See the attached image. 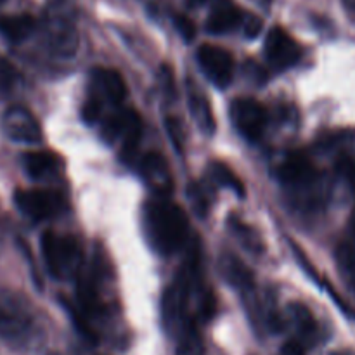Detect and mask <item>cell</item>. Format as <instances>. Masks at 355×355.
Masks as SVG:
<instances>
[{"instance_id": "cell-15", "label": "cell", "mask_w": 355, "mask_h": 355, "mask_svg": "<svg viewBox=\"0 0 355 355\" xmlns=\"http://www.w3.org/2000/svg\"><path fill=\"white\" fill-rule=\"evenodd\" d=\"M37 21L30 14H12V16H0V35L12 44L26 40L33 33Z\"/></svg>"}, {"instance_id": "cell-17", "label": "cell", "mask_w": 355, "mask_h": 355, "mask_svg": "<svg viewBox=\"0 0 355 355\" xmlns=\"http://www.w3.org/2000/svg\"><path fill=\"white\" fill-rule=\"evenodd\" d=\"M47 42L51 51L61 55H71L76 51V47H78L76 35L73 33V30L68 24L52 23L47 31Z\"/></svg>"}, {"instance_id": "cell-11", "label": "cell", "mask_w": 355, "mask_h": 355, "mask_svg": "<svg viewBox=\"0 0 355 355\" xmlns=\"http://www.w3.org/2000/svg\"><path fill=\"white\" fill-rule=\"evenodd\" d=\"M101 104L120 106L127 97L125 80L116 69L96 68L90 75V96Z\"/></svg>"}, {"instance_id": "cell-26", "label": "cell", "mask_w": 355, "mask_h": 355, "mask_svg": "<svg viewBox=\"0 0 355 355\" xmlns=\"http://www.w3.org/2000/svg\"><path fill=\"white\" fill-rule=\"evenodd\" d=\"M173 23H175V28L177 31H179V35L186 42H191L194 37H196V26H194V23L187 16L179 14V16L173 17Z\"/></svg>"}, {"instance_id": "cell-28", "label": "cell", "mask_w": 355, "mask_h": 355, "mask_svg": "<svg viewBox=\"0 0 355 355\" xmlns=\"http://www.w3.org/2000/svg\"><path fill=\"white\" fill-rule=\"evenodd\" d=\"M166 130H168L173 144H175L179 149L182 148V132H180L179 121L173 120V118H166Z\"/></svg>"}, {"instance_id": "cell-33", "label": "cell", "mask_w": 355, "mask_h": 355, "mask_svg": "<svg viewBox=\"0 0 355 355\" xmlns=\"http://www.w3.org/2000/svg\"><path fill=\"white\" fill-rule=\"evenodd\" d=\"M3 2H6V0H0V6H2V3H3Z\"/></svg>"}, {"instance_id": "cell-25", "label": "cell", "mask_w": 355, "mask_h": 355, "mask_svg": "<svg viewBox=\"0 0 355 355\" xmlns=\"http://www.w3.org/2000/svg\"><path fill=\"white\" fill-rule=\"evenodd\" d=\"M101 113H103V104H101L99 101L94 99V97H89V99H87L85 103H83V106H82V118L89 125L96 123V121L101 118Z\"/></svg>"}, {"instance_id": "cell-16", "label": "cell", "mask_w": 355, "mask_h": 355, "mask_svg": "<svg viewBox=\"0 0 355 355\" xmlns=\"http://www.w3.org/2000/svg\"><path fill=\"white\" fill-rule=\"evenodd\" d=\"M222 276L229 284L236 288H248L253 283V274L238 257L234 255H224L218 263Z\"/></svg>"}, {"instance_id": "cell-23", "label": "cell", "mask_w": 355, "mask_h": 355, "mask_svg": "<svg viewBox=\"0 0 355 355\" xmlns=\"http://www.w3.org/2000/svg\"><path fill=\"white\" fill-rule=\"evenodd\" d=\"M231 225H232V232L238 236L239 241L245 245V248H248L250 252H253V253L262 252L263 250L262 241H260L259 234H257L255 231H252L248 225L241 224V222H238V220H231Z\"/></svg>"}, {"instance_id": "cell-1", "label": "cell", "mask_w": 355, "mask_h": 355, "mask_svg": "<svg viewBox=\"0 0 355 355\" xmlns=\"http://www.w3.org/2000/svg\"><path fill=\"white\" fill-rule=\"evenodd\" d=\"M144 231L153 248L162 255L177 252L189 234V220L179 205L156 198L144 208Z\"/></svg>"}, {"instance_id": "cell-8", "label": "cell", "mask_w": 355, "mask_h": 355, "mask_svg": "<svg viewBox=\"0 0 355 355\" xmlns=\"http://www.w3.org/2000/svg\"><path fill=\"white\" fill-rule=\"evenodd\" d=\"M2 130L10 141L19 144H40L44 135L35 114L23 106H10L2 116Z\"/></svg>"}, {"instance_id": "cell-7", "label": "cell", "mask_w": 355, "mask_h": 355, "mask_svg": "<svg viewBox=\"0 0 355 355\" xmlns=\"http://www.w3.org/2000/svg\"><path fill=\"white\" fill-rule=\"evenodd\" d=\"M196 59L201 71L217 89H225L232 82L234 59L225 49L218 47V45L205 44L198 49Z\"/></svg>"}, {"instance_id": "cell-22", "label": "cell", "mask_w": 355, "mask_h": 355, "mask_svg": "<svg viewBox=\"0 0 355 355\" xmlns=\"http://www.w3.org/2000/svg\"><path fill=\"white\" fill-rule=\"evenodd\" d=\"M21 85V75L16 66L0 54V101L9 99Z\"/></svg>"}, {"instance_id": "cell-10", "label": "cell", "mask_w": 355, "mask_h": 355, "mask_svg": "<svg viewBox=\"0 0 355 355\" xmlns=\"http://www.w3.org/2000/svg\"><path fill=\"white\" fill-rule=\"evenodd\" d=\"M33 326V319L23 304L9 295H0V338L7 342H21Z\"/></svg>"}, {"instance_id": "cell-3", "label": "cell", "mask_w": 355, "mask_h": 355, "mask_svg": "<svg viewBox=\"0 0 355 355\" xmlns=\"http://www.w3.org/2000/svg\"><path fill=\"white\" fill-rule=\"evenodd\" d=\"M14 203L31 220H47L66 210L64 196L54 189H17Z\"/></svg>"}, {"instance_id": "cell-19", "label": "cell", "mask_w": 355, "mask_h": 355, "mask_svg": "<svg viewBox=\"0 0 355 355\" xmlns=\"http://www.w3.org/2000/svg\"><path fill=\"white\" fill-rule=\"evenodd\" d=\"M336 267L342 276L343 283L355 293V243L343 241L340 243L335 252Z\"/></svg>"}, {"instance_id": "cell-12", "label": "cell", "mask_w": 355, "mask_h": 355, "mask_svg": "<svg viewBox=\"0 0 355 355\" xmlns=\"http://www.w3.org/2000/svg\"><path fill=\"white\" fill-rule=\"evenodd\" d=\"M245 14L232 0H217L207 19V30L211 35H224L241 26Z\"/></svg>"}, {"instance_id": "cell-9", "label": "cell", "mask_w": 355, "mask_h": 355, "mask_svg": "<svg viewBox=\"0 0 355 355\" xmlns=\"http://www.w3.org/2000/svg\"><path fill=\"white\" fill-rule=\"evenodd\" d=\"M266 58L276 71H284L300 61L302 47L284 28L274 26L266 37Z\"/></svg>"}, {"instance_id": "cell-30", "label": "cell", "mask_w": 355, "mask_h": 355, "mask_svg": "<svg viewBox=\"0 0 355 355\" xmlns=\"http://www.w3.org/2000/svg\"><path fill=\"white\" fill-rule=\"evenodd\" d=\"M349 231H350V241L355 243V208L352 211V215H350V220H349Z\"/></svg>"}, {"instance_id": "cell-29", "label": "cell", "mask_w": 355, "mask_h": 355, "mask_svg": "<svg viewBox=\"0 0 355 355\" xmlns=\"http://www.w3.org/2000/svg\"><path fill=\"white\" fill-rule=\"evenodd\" d=\"M281 355H307V349L300 340H290L281 349Z\"/></svg>"}, {"instance_id": "cell-18", "label": "cell", "mask_w": 355, "mask_h": 355, "mask_svg": "<svg viewBox=\"0 0 355 355\" xmlns=\"http://www.w3.org/2000/svg\"><path fill=\"white\" fill-rule=\"evenodd\" d=\"M290 315L291 322L295 324L298 336H300V342L304 345L305 343H314L318 338V322H315L311 311L305 305L293 304L290 305Z\"/></svg>"}, {"instance_id": "cell-27", "label": "cell", "mask_w": 355, "mask_h": 355, "mask_svg": "<svg viewBox=\"0 0 355 355\" xmlns=\"http://www.w3.org/2000/svg\"><path fill=\"white\" fill-rule=\"evenodd\" d=\"M262 19L253 16V14H248V16H245V19H243V28H245V35L248 38L259 37L260 31H262Z\"/></svg>"}, {"instance_id": "cell-5", "label": "cell", "mask_w": 355, "mask_h": 355, "mask_svg": "<svg viewBox=\"0 0 355 355\" xmlns=\"http://www.w3.org/2000/svg\"><path fill=\"white\" fill-rule=\"evenodd\" d=\"M231 120L236 130L250 142H257L267 127V111L259 101L241 97L231 104Z\"/></svg>"}, {"instance_id": "cell-2", "label": "cell", "mask_w": 355, "mask_h": 355, "mask_svg": "<svg viewBox=\"0 0 355 355\" xmlns=\"http://www.w3.org/2000/svg\"><path fill=\"white\" fill-rule=\"evenodd\" d=\"M42 255L49 272L58 279H66L80 269L82 250L76 238L47 231L42 236Z\"/></svg>"}, {"instance_id": "cell-21", "label": "cell", "mask_w": 355, "mask_h": 355, "mask_svg": "<svg viewBox=\"0 0 355 355\" xmlns=\"http://www.w3.org/2000/svg\"><path fill=\"white\" fill-rule=\"evenodd\" d=\"M210 177L215 184H218L220 187H229L232 193H236L238 196H245V186H243L241 180L238 179L234 172L229 168L225 163L222 162H214L210 165Z\"/></svg>"}, {"instance_id": "cell-14", "label": "cell", "mask_w": 355, "mask_h": 355, "mask_svg": "<svg viewBox=\"0 0 355 355\" xmlns=\"http://www.w3.org/2000/svg\"><path fill=\"white\" fill-rule=\"evenodd\" d=\"M23 168L31 179L44 180L58 175L62 168V162L52 151H30L23 155Z\"/></svg>"}, {"instance_id": "cell-4", "label": "cell", "mask_w": 355, "mask_h": 355, "mask_svg": "<svg viewBox=\"0 0 355 355\" xmlns=\"http://www.w3.org/2000/svg\"><path fill=\"white\" fill-rule=\"evenodd\" d=\"M141 118L132 110L116 111L103 123L104 139L110 142L120 141L121 153H123V158L127 162L134 158V153L139 146V139H141Z\"/></svg>"}, {"instance_id": "cell-13", "label": "cell", "mask_w": 355, "mask_h": 355, "mask_svg": "<svg viewBox=\"0 0 355 355\" xmlns=\"http://www.w3.org/2000/svg\"><path fill=\"white\" fill-rule=\"evenodd\" d=\"M139 173L156 193H168L172 189V175H170L168 165L159 153H149L142 156L139 162Z\"/></svg>"}, {"instance_id": "cell-6", "label": "cell", "mask_w": 355, "mask_h": 355, "mask_svg": "<svg viewBox=\"0 0 355 355\" xmlns=\"http://www.w3.org/2000/svg\"><path fill=\"white\" fill-rule=\"evenodd\" d=\"M277 179L291 189H314L321 182V175L312 159L305 153H291L276 170Z\"/></svg>"}, {"instance_id": "cell-20", "label": "cell", "mask_w": 355, "mask_h": 355, "mask_svg": "<svg viewBox=\"0 0 355 355\" xmlns=\"http://www.w3.org/2000/svg\"><path fill=\"white\" fill-rule=\"evenodd\" d=\"M189 107H191V114H193V118L196 120L198 127H200L205 134H214L215 118H214V113H211L210 103H208L200 92H191Z\"/></svg>"}, {"instance_id": "cell-32", "label": "cell", "mask_w": 355, "mask_h": 355, "mask_svg": "<svg viewBox=\"0 0 355 355\" xmlns=\"http://www.w3.org/2000/svg\"><path fill=\"white\" fill-rule=\"evenodd\" d=\"M194 2H198V3H203V2H208V0H194Z\"/></svg>"}, {"instance_id": "cell-24", "label": "cell", "mask_w": 355, "mask_h": 355, "mask_svg": "<svg viewBox=\"0 0 355 355\" xmlns=\"http://www.w3.org/2000/svg\"><path fill=\"white\" fill-rule=\"evenodd\" d=\"M187 194H189L191 201H193V205L196 207L198 214H207L208 211V196H207V191L203 189V187L200 186L198 182H193L189 184V187H187Z\"/></svg>"}, {"instance_id": "cell-31", "label": "cell", "mask_w": 355, "mask_h": 355, "mask_svg": "<svg viewBox=\"0 0 355 355\" xmlns=\"http://www.w3.org/2000/svg\"><path fill=\"white\" fill-rule=\"evenodd\" d=\"M345 2H347V3H349V6H350V7H355V0H345Z\"/></svg>"}]
</instances>
